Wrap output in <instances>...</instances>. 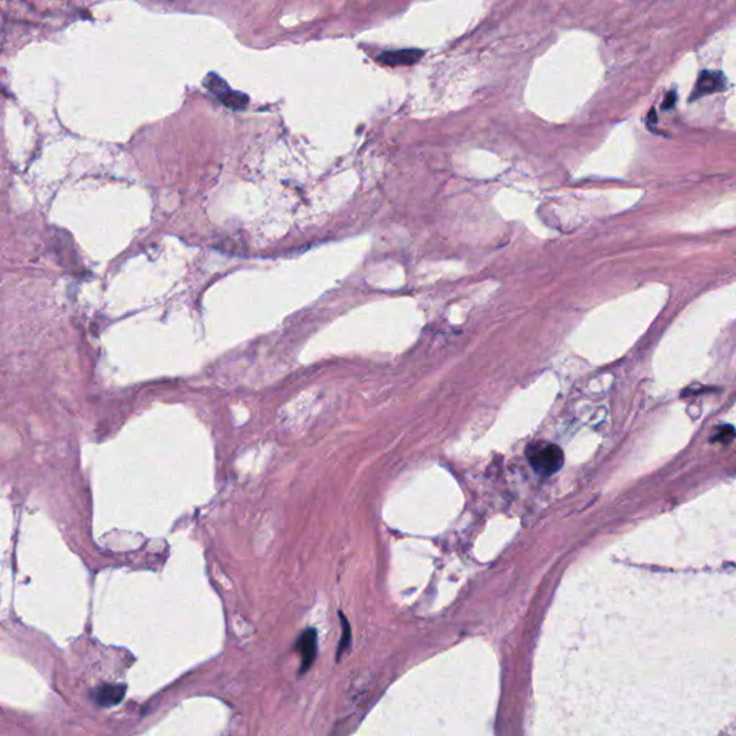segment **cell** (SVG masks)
<instances>
[{"label": "cell", "mask_w": 736, "mask_h": 736, "mask_svg": "<svg viewBox=\"0 0 736 736\" xmlns=\"http://www.w3.org/2000/svg\"><path fill=\"white\" fill-rule=\"evenodd\" d=\"M125 690L124 685H104L93 693V699L98 706L111 707L123 702Z\"/></svg>", "instance_id": "cell-6"}, {"label": "cell", "mask_w": 736, "mask_h": 736, "mask_svg": "<svg viewBox=\"0 0 736 736\" xmlns=\"http://www.w3.org/2000/svg\"><path fill=\"white\" fill-rule=\"evenodd\" d=\"M725 85H726V79L722 72L703 71L695 83V88L690 94L689 101H696L702 97L716 94L725 88Z\"/></svg>", "instance_id": "cell-3"}, {"label": "cell", "mask_w": 736, "mask_h": 736, "mask_svg": "<svg viewBox=\"0 0 736 736\" xmlns=\"http://www.w3.org/2000/svg\"><path fill=\"white\" fill-rule=\"evenodd\" d=\"M676 101H677V94L674 91L667 93V95H666V98L663 101V109H670L676 104Z\"/></svg>", "instance_id": "cell-7"}, {"label": "cell", "mask_w": 736, "mask_h": 736, "mask_svg": "<svg viewBox=\"0 0 736 736\" xmlns=\"http://www.w3.org/2000/svg\"><path fill=\"white\" fill-rule=\"evenodd\" d=\"M648 120H652V123H657V116H655V111H653V109L650 111V117H648Z\"/></svg>", "instance_id": "cell-10"}, {"label": "cell", "mask_w": 736, "mask_h": 736, "mask_svg": "<svg viewBox=\"0 0 736 736\" xmlns=\"http://www.w3.org/2000/svg\"><path fill=\"white\" fill-rule=\"evenodd\" d=\"M526 459L536 473L551 476L562 468L564 453L551 442L536 440L526 447Z\"/></svg>", "instance_id": "cell-1"}, {"label": "cell", "mask_w": 736, "mask_h": 736, "mask_svg": "<svg viewBox=\"0 0 736 736\" xmlns=\"http://www.w3.org/2000/svg\"><path fill=\"white\" fill-rule=\"evenodd\" d=\"M423 52L418 49H400V50H390L383 52L379 55L377 61L387 67H410L414 65L421 60Z\"/></svg>", "instance_id": "cell-5"}, {"label": "cell", "mask_w": 736, "mask_h": 736, "mask_svg": "<svg viewBox=\"0 0 736 736\" xmlns=\"http://www.w3.org/2000/svg\"><path fill=\"white\" fill-rule=\"evenodd\" d=\"M317 639V630L314 629H306L298 639L297 647L301 653V673L306 672L315 660L318 650Z\"/></svg>", "instance_id": "cell-4"}, {"label": "cell", "mask_w": 736, "mask_h": 736, "mask_svg": "<svg viewBox=\"0 0 736 736\" xmlns=\"http://www.w3.org/2000/svg\"><path fill=\"white\" fill-rule=\"evenodd\" d=\"M343 621H344V639H343L341 644H339V650H338V656L343 653V650H344V647H347V641H346V640H347V639L350 637V629H348V625H347V620H346L344 617H343Z\"/></svg>", "instance_id": "cell-8"}, {"label": "cell", "mask_w": 736, "mask_h": 736, "mask_svg": "<svg viewBox=\"0 0 736 736\" xmlns=\"http://www.w3.org/2000/svg\"><path fill=\"white\" fill-rule=\"evenodd\" d=\"M206 87L226 105L232 109H242L247 105V95L231 90V87L222 78L214 74H210L205 79Z\"/></svg>", "instance_id": "cell-2"}, {"label": "cell", "mask_w": 736, "mask_h": 736, "mask_svg": "<svg viewBox=\"0 0 736 736\" xmlns=\"http://www.w3.org/2000/svg\"><path fill=\"white\" fill-rule=\"evenodd\" d=\"M728 435H730V436L735 435V430H733L732 428H729V426H726V428H723V429L721 430V435L718 436V439H722V440H729V439H732V437H728Z\"/></svg>", "instance_id": "cell-9"}]
</instances>
